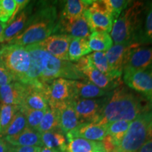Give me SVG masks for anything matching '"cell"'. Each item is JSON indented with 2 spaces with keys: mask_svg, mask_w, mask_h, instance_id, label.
I'll return each mask as SVG.
<instances>
[{
  "mask_svg": "<svg viewBox=\"0 0 152 152\" xmlns=\"http://www.w3.org/2000/svg\"><path fill=\"white\" fill-rule=\"evenodd\" d=\"M31 58L24 85H33L42 89L44 85L57 78L86 81V77L75 64L56 58L39 46L33 44L26 46Z\"/></svg>",
  "mask_w": 152,
  "mask_h": 152,
  "instance_id": "1",
  "label": "cell"
},
{
  "mask_svg": "<svg viewBox=\"0 0 152 152\" xmlns=\"http://www.w3.org/2000/svg\"><path fill=\"white\" fill-rule=\"evenodd\" d=\"M108 96L95 124L106 125L117 121L132 122L141 113L152 110V99L123 85L114 89Z\"/></svg>",
  "mask_w": 152,
  "mask_h": 152,
  "instance_id": "2",
  "label": "cell"
},
{
  "mask_svg": "<svg viewBox=\"0 0 152 152\" xmlns=\"http://www.w3.org/2000/svg\"><path fill=\"white\" fill-rule=\"evenodd\" d=\"M58 21L56 7L52 4L41 3L30 15L23 31L8 44L26 47L41 42L54 33Z\"/></svg>",
  "mask_w": 152,
  "mask_h": 152,
  "instance_id": "3",
  "label": "cell"
},
{
  "mask_svg": "<svg viewBox=\"0 0 152 152\" xmlns=\"http://www.w3.org/2000/svg\"><path fill=\"white\" fill-rule=\"evenodd\" d=\"M145 3L130 1L118 18L113 23L111 37L115 45H137Z\"/></svg>",
  "mask_w": 152,
  "mask_h": 152,
  "instance_id": "4",
  "label": "cell"
},
{
  "mask_svg": "<svg viewBox=\"0 0 152 152\" xmlns=\"http://www.w3.org/2000/svg\"><path fill=\"white\" fill-rule=\"evenodd\" d=\"M152 132V110L139 115L113 152H137Z\"/></svg>",
  "mask_w": 152,
  "mask_h": 152,
  "instance_id": "5",
  "label": "cell"
},
{
  "mask_svg": "<svg viewBox=\"0 0 152 152\" xmlns=\"http://www.w3.org/2000/svg\"><path fill=\"white\" fill-rule=\"evenodd\" d=\"M0 62L7 68L14 81L23 84L31 63L30 55L26 47L14 44L1 45Z\"/></svg>",
  "mask_w": 152,
  "mask_h": 152,
  "instance_id": "6",
  "label": "cell"
},
{
  "mask_svg": "<svg viewBox=\"0 0 152 152\" xmlns=\"http://www.w3.org/2000/svg\"><path fill=\"white\" fill-rule=\"evenodd\" d=\"M42 90L49 107L71 102L75 98V80L57 78L44 85Z\"/></svg>",
  "mask_w": 152,
  "mask_h": 152,
  "instance_id": "7",
  "label": "cell"
},
{
  "mask_svg": "<svg viewBox=\"0 0 152 152\" xmlns=\"http://www.w3.org/2000/svg\"><path fill=\"white\" fill-rule=\"evenodd\" d=\"M92 32L110 33L113 28V18L106 8L104 0L93 1L84 13Z\"/></svg>",
  "mask_w": 152,
  "mask_h": 152,
  "instance_id": "8",
  "label": "cell"
},
{
  "mask_svg": "<svg viewBox=\"0 0 152 152\" xmlns=\"http://www.w3.org/2000/svg\"><path fill=\"white\" fill-rule=\"evenodd\" d=\"M75 64L86 79L102 90L109 92L121 85L120 79L111 78L94 68L91 64L88 55L81 58Z\"/></svg>",
  "mask_w": 152,
  "mask_h": 152,
  "instance_id": "9",
  "label": "cell"
},
{
  "mask_svg": "<svg viewBox=\"0 0 152 152\" xmlns=\"http://www.w3.org/2000/svg\"><path fill=\"white\" fill-rule=\"evenodd\" d=\"M105 101L106 97L102 99H74L72 101V104L80 124L96 122L99 116Z\"/></svg>",
  "mask_w": 152,
  "mask_h": 152,
  "instance_id": "10",
  "label": "cell"
},
{
  "mask_svg": "<svg viewBox=\"0 0 152 152\" xmlns=\"http://www.w3.org/2000/svg\"><path fill=\"white\" fill-rule=\"evenodd\" d=\"M92 33L90 26L83 14L80 18L72 20L60 18L53 34H65L72 38L89 39Z\"/></svg>",
  "mask_w": 152,
  "mask_h": 152,
  "instance_id": "11",
  "label": "cell"
},
{
  "mask_svg": "<svg viewBox=\"0 0 152 152\" xmlns=\"http://www.w3.org/2000/svg\"><path fill=\"white\" fill-rule=\"evenodd\" d=\"M124 82L131 90L152 99V77L148 71H124Z\"/></svg>",
  "mask_w": 152,
  "mask_h": 152,
  "instance_id": "12",
  "label": "cell"
},
{
  "mask_svg": "<svg viewBox=\"0 0 152 152\" xmlns=\"http://www.w3.org/2000/svg\"><path fill=\"white\" fill-rule=\"evenodd\" d=\"M152 68V47L133 46L128 53L124 70L149 71Z\"/></svg>",
  "mask_w": 152,
  "mask_h": 152,
  "instance_id": "13",
  "label": "cell"
},
{
  "mask_svg": "<svg viewBox=\"0 0 152 152\" xmlns=\"http://www.w3.org/2000/svg\"><path fill=\"white\" fill-rule=\"evenodd\" d=\"M71 39L72 37L65 34H52L37 44L58 59L68 61V49Z\"/></svg>",
  "mask_w": 152,
  "mask_h": 152,
  "instance_id": "14",
  "label": "cell"
},
{
  "mask_svg": "<svg viewBox=\"0 0 152 152\" xmlns=\"http://www.w3.org/2000/svg\"><path fill=\"white\" fill-rule=\"evenodd\" d=\"M134 45H114L105 52L110 68L115 78H121L126 64L128 53Z\"/></svg>",
  "mask_w": 152,
  "mask_h": 152,
  "instance_id": "15",
  "label": "cell"
},
{
  "mask_svg": "<svg viewBox=\"0 0 152 152\" xmlns=\"http://www.w3.org/2000/svg\"><path fill=\"white\" fill-rule=\"evenodd\" d=\"M107 129L106 125H100L92 123H81L68 134L66 138L79 137L91 141L101 142L107 135Z\"/></svg>",
  "mask_w": 152,
  "mask_h": 152,
  "instance_id": "16",
  "label": "cell"
},
{
  "mask_svg": "<svg viewBox=\"0 0 152 152\" xmlns=\"http://www.w3.org/2000/svg\"><path fill=\"white\" fill-rule=\"evenodd\" d=\"M32 7H26L13 21L5 26L0 43H9L23 31L32 14Z\"/></svg>",
  "mask_w": 152,
  "mask_h": 152,
  "instance_id": "17",
  "label": "cell"
},
{
  "mask_svg": "<svg viewBox=\"0 0 152 152\" xmlns=\"http://www.w3.org/2000/svg\"><path fill=\"white\" fill-rule=\"evenodd\" d=\"M51 108L56 109L58 111L60 130L64 134H68L80 124L72 104V101Z\"/></svg>",
  "mask_w": 152,
  "mask_h": 152,
  "instance_id": "18",
  "label": "cell"
},
{
  "mask_svg": "<svg viewBox=\"0 0 152 152\" xmlns=\"http://www.w3.org/2000/svg\"><path fill=\"white\" fill-rule=\"evenodd\" d=\"M26 88V85L17 81L0 87V104L20 106Z\"/></svg>",
  "mask_w": 152,
  "mask_h": 152,
  "instance_id": "19",
  "label": "cell"
},
{
  "mask_svg": "<svg viewBox=\"0 0 152 152\" xmlns=\"http://www.w3.org/2000/svg\"><path fill=\"white\" fill-rule=\"evenodd\" d=\"M49 107L48 102L42 89L33 85H26L23 99L20 108L46 111Z\"/></svg>",
  "mask_w": 152,
  "mask_h": 152,
  "instance_id": "20",
  "label": "cell"
},
{
  "mask_svg": "<svg viewBox=\"0 0 152 152\" xmlns=\"http://www.w3.org/2000/svg\"><path fill=\"white\" fill-rule=\"evenodd\" d=\"M4 138L9 144L12 146L43 147L40 133L28 127L16 135L6 137Z\"/></svg>",
  "mask_w": 152,
  "mask_h": 152,
  "instance_id": "21",
  "label": "cell"
},
{
  "mask_svg": "<svg viewBox=\"0 0 152 152\" xmlns=\"http://www.w3.org/2000/svg\"><path fill=\"white\" fill-rule=\"evenodd\" d=\"M66 152H106L102 142L83 138H68Z\"/></svg>",
  "mask_w": 152,
  "mask_h": 152,
  "instance_id": "22",
  "label": "cell"
},
{
  "mask_svg": "<svg viewBox=\"0 0 152 152\" xmlns=\"http://www.w3.org/2000/svg\"><path fill=\"white\" fill-rule=\"evenodd\" d=\"M93 1L91 0H68L65 1L64 8L61 13V18L72 19L78 18L83 16L84 13Z\"/></svg>",
  "mask_w": 152,
  "mask_h": 152,
  "instance_id": "23",
  "label": "cell"
},
{
  "mask_svg": "<svg viewBox=\"0 0 152 152\" xmlns=\"http://www.w3.org/2000/svg\"><path fill=\"white\" fill-rule=\"evenodd\" d=\"M41 138L43 147H46L53 152H66L67 140L61 130L42 133Z\"/></svg>",
  "mask_w": 152,
  "mask_h": 152,
  "instance_id": "24",
  "label": "cell"
},
{
  "mask_svg": "<svg viewBox=\"0 0 152 152\" xmlns=\"http://www.w3.org/2000/svg\"><path fill=\"white\" fill-rule=\"evenodd\" d=\"M75 98L96 99L104 96L108 92L86 81L75 80Z\"/></svg>",
  "mask_w": 152,
  "mask_h": 152,
  "instance_id": "25",
  "label": "cell"
},
{
  "mask_svg": "<svg viewBox=\"0 0 152 152\" xmlns=\"http://www.w3.org/2000/svg\"><path fill=\"white\" fill-rule=\"evenodd\" d=\"M152 44V1L145 3L141 30L137 39V45Z\"/></svg>",
  "mask_w": 152,
  "mask_h": 152,
  "instance_id": "26",
  "label": "cell"
},
{
  "mask_svg": "<svg viewBox=\"0 0 152 152\" xmlns=\"http://www.w3.org/2000/svg\"><path fill=\"white\" fill-rule=\"evenodd\" d=\"M92 52L88 39L72 38L68 49V61L72 63L77 62Z\"/></svg>",
  "mask_w": 152,
  "mask_h": 152,
  "instance_id": "27",
  "label": "cell"
},
{
  "mask_svg": "<svg viewBox=\"0 0 152 152\" xmlns=\"http://www.w3.org/2000/svg\"><path fill=\"white\" fill-rule=\"evenodd\" d=\"M91 50L106 52L113 46L111 35L106 32H93L88 39Z\"/></svg>",
  "mask_w": 152,
  "mask_h": 152,
  "instance_id": "28",
  "label": "cell"
},
{
  "mask_svg": "<svg viewBox=\"0 0 152 152\" xmlns=\"http://www.w3.org/2000/svg\"><path fill=\"white\" fill-rule=\"evenodd\" d=\"M61 130L58 111L54 108L49 107L42 119L37 131L40 134L50 131Z\"/></svg>",
  "mask_w": 152,
  "mask_h": 152,
  "instance_id": "29",
  "label": "cell"
},
{
  "mask_svg": "<svg viewBox=\"0 0 152 152\" xmlns=\"http://www.w3.org/2000/svg\"><path fill=\"white\" fill-rule=\"evenodd\" d=\"M130 123V121H117L108 123L106 125L108 135L111 137L115 147L118 145L120 142L128 131Z\"/></svg>",
  "mask_w": 152,
  "mask_h": 152,
  "instance_id": "30",
  "label": "cell"
},
{
  "mask_svg": "<svg viewBox=\"0 0 152 152\" xmlns=\"http://www.w3.org/2000/svg\"><path fill=\"white\" fill-rule=\"evenodd\" d=\"M26 128H27L26 119L22 112L19 110L15 114L12 121L7 127V128L0 134V137H6L16 135V134L21 132Z\"/></svg>",
  "mask_w": 152,
  "mask_h": 152,
  "instance_id": "31",
  "label": "cell"
},
{
  "mask_svg": "<svg viewBox=\"0 0 152 152\" xmlns=\"http://www.w3.org/2000/svg\"><path fill=\"white\" fill-rule=\"evenodd\" d=\"M91 64L94 68H96L101 73H104L108 77L113 79H117L114 77L112 73L109 64L108 63L105 52H94L92 54L88 55Z\"/></svg>",
  "mask_w": 152,
  "mask_h": 152,
  "instance_id": "32",
  "label": "cell"
},
{
  "mask_svg": "<svg viewBox=\"0 0 152 152\" xmlns=\"http://www.w3.org/2000/svg\"><path fill=\"white\" fill-rule=\"evenodd\" d=\"M20 111L26 118L28 128L37 131L38 127L46 111H39L26 108H20Z\"/></svg>",
  "mask_w": 152,
  "mask_h": 152,
  "instance_id": "33",
  "label": "cell"
},
{
  "mask_svg": "<svg viewBox=\"0 0 152 152\" xmlns=\"http://www.w3.org/2000/svg\"><path fill=\"white\" fill-rule=\"evenodd\" d=\"M20 110V106L11 104H0V123L1 132L7 128L14 115Z\"/></svg>",
  "mask_w": 152,
  "mask_h": 152,
  "instance_id": "34",
  "label": "cell"
},
{
  "mask_svg": "<svg viewBox=\"0 0 152 152\" xmlns=\"http://www.w3.org/2000/svg\"><path fill=\"white\" fill-rule=\"evenodd\" d=\"M106 8L111 15L113 23L118 18L121 13L126 9L130 1L127 0H104Z\"/></svg>",
  "mask_w": 152,
  "mask_h": 152,
  "instance_id": "35",
  "label": "cell"
},
{
  "mask_svg": "<svg viewBox=\"0 0 152 152\" xmlns=\"http://www.w3.org/2000/svg\"><path fill=\"white\" fill-rule=\"evenodd\" d=\"M16 6V0H0V23L4 26L14 14Z\"/></svg>",
  "mask_w": 152,
  "mask_h": 152,
  "instance_id": "36",
  "label": "cell"
},
{
  "mask_svg": "<svg viewBox=\"0 0 152 152\" xmlns=\"http://www.w3.org/2000/svg\"><path fill=\"white\" fill-rule=\"evenodd\" d=\"M13 81L14 80L12 76L9 73L4 66L0 62V87L8 85Z\"/></svg>",
  "mask_w": 152,
  "mask_h": 152,
  "instance_id": "37",
  "label": "cell"
},
{
  "mask_svg": "<svg viewBox=\"0 0 152 152\" xmlns=\"http://www.w3.org/2000/svg\"><path fill=\"white\" fill-rule=\"evenodd\" d=\"M39 147H26V146H12L9 144L8 152H39Z\"/></svg>",
  "mask_w": 152,
  "mask_h": 152,
  "instance_id": "38",
  "label": "cell"
},
{
  "mask_svg": "<svg viewBox=\"0 0 152 152\" xmlns=\"http://www.w3.org/2000/svg\"><path fill=\"white\" fill-rule=\"evenodd\" d=\"M16 9H15V11H14V14H13L12 16H11V18L10 20H9V22L5 25V26H7V25H8L9 23H10L11 21H13V20L16 18V17L18 16L19 13L21 12V11L23 10L26 7H27V5L29 4L30 1H28V0H16Z\"/></svg>",
  "mask_w": 152,
  "mask_h": 152,
  "instance_id": "39",
  "label": "cell"
},
{
  "mask_svg": "<svg viewBox=\"0 0 152 152\" xmlns=\"http://www.w3.org/2000/svg\"><path fill=\"white\" fill-rule=\"evenodd\" d=\"M137 152H152V132L148 140Z\"/></svg>",
  "mask_w": 152,
  "mask_h": 152,
  "instance_id": "40",
  "label": "cell"
},
{
  "mask_svg": "<svg viewBox=\"0 0 152 152\" xmlns=\"http://www.w3.org/2000/svg\"><path fill=\"white\" fill-rule=\"evenodd\" d=\"M9 144L4 140V138L0 137V152H8Z\"/></svg>",
  "mask_w": 152,
  "mask_h": 152,
  "instance_id": "41",
  "label": "cell"
},
{
  "mask_svg": "<svg viewBox=\"0 0 152 152\" xmlns=\"http://www.w3.org/2000/svg\"><path fill=\"white\" fill-rule=\"evenodd\" d=\"M5 28V26H4L2 23H0V41H1V36H2V34H3V32H4V30Z\"/></svg>",
  "mask_w": 152,
  "mask_h": 152,
  "instance_id": "42",
  "label": "cell"
},
{
  "mask_svg": "<svg viewBox=\"0 0 152 152\" xmlns=\"http://www.w3.org/2000/svg\"><path fill=\"white\" fill-rule=\"evenodd\" d=\"M39 152H53L52 150L48 149V148H47L46 147H41V149H40V151Z\"/></svg>",
  "mask_w": 152,
  "mask_h": 152,
  "instance_id": "43",
  "label": "cell"
},
{
  "mask_svg": "<svg viewBox=\"0 0 152 152\" xmlns=\"http://www.w3.org/2000/svg\"><path fill=\"white\" fill-rule=\"evenodd\" d=\"M148 71H149V73H150V75H151V77H152V68H150V69H149Z\"/></svg>",
  "mask_w": 152,
  "mask_h": 152,
  "instance_id": "44",
  "label": "cell"
},
{
  "mask_svg": "<svg viewBox=\"0 0 152 152\" xmlns=\"http://www.w3.org/2000/svg\"><path fill=\"white\" fill-rule=\"evenodd\" d=\"M1 132V123H0V134Z\"/></svg>",
  "mask_w": 152,
  "mask_h": 152,
  "instance_id": "45",
  "label": "cell"
},
{
  "mask_svg": "<svg viewBox=\"0 0 152 152\" xmlns=\"http://www.w3.org/2000/svg\"><path fill=\"white\" fill-rule=\"evenodd\" d=\"M1 45H0V48H1Z\"/></svg>",
  "mask_w": 152,
  "mask_h": 152,
  "instance_id": "46",
  "label": "cell"
}]
</instances>
